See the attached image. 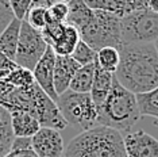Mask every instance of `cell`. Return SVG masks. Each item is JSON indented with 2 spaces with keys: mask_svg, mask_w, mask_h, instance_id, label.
Masks as SVG:
<instances>
[{
  "mask_svg": "<svg viewBox=\"0 0 158 157\" xmlns=\"http://www.w3.org/2000/svg\"><path fill=\"white\" fill-rule=\"evenodd\" d=\"M120 61L114 77L132 94H145L158 87V53L152 44L119 46Z\"/></svg>",
  "mask_w": 158,
  "mask_h": 157,
  "instance_id": "obj_1",
  "label": "cell"
},
{
  "mask_svg": "<svg viewBox=\"0 0 158 157\" xmlns=\"http://www.w3.org/2000/svg\"><path fill=\"white\" fill-rule=\"evenodd\" d=\"M0 106L7 111L19 110L31 114L41 123V126L64 130L68 122L61 115L58 106L46 92L34 81L27 87L7 85L4 94L0 95Z\"/></svg>",
  "mask_w": 158,
  "mask_h": 157,
  "instance_id": "obj_2",
  "label": "cell"
},
{
  "mask_svg": "<svg viewBox=\"0 0 158 157\" xmlns=\"http://www.w3.org/2000/svg\"><path fill=\"white\" fill-rule=\"evenodd\" d=\"M62 157H127L120 131L96 125L81 131L64 151Z\"/></svg>",
  "mask_w": 158,
  "mask_h": 157,
  "instance_id": "obj_3",
  "label": "cell"
},
{
  "mask_svg": "<svg viewBox=\"0 0 158 157\" xmlns=\"http://www.w3.org/2000/svg\"><path fill=\"white\" fill-rule=\"evenodd\" d=\"M136 95L124 88L114 77L112 88L104 103L98 108V125L128 133L141 119Z\"/></svg>",
  "mask_w": 158,
  "mask_h": 157,
  "instance_id": "obj_4",
  "label": "cell"
},
{
  "mask_svg": "<svg viewBox=\"0 0 158 157\" xmlns=\"http://www.w3.org/2000/svg\"><path fill=\"white\" fill-rule=\"evenodd\" d=\"M120 20L122 18L115 14L93 10L91 20L80 31V38L96 52L106 46L119 48L122 45Z\"/></svg>",
  "mask_w": 158,
  "mask_h": 157,
  "instance_id": "obj_5",
  "label": "cell"
},
{
  "mask_svg": "<svg viewBox=\"0 0 158 157\" xmlns=\"http://www.w3.org/2000/svg\"><path fill=\"white\" fill-rule=\"evenodd\" d=\"M61 115L68 125L77 126L84 131L98 125V107L89 94H80L68 90L56 100Z\"/></svg>",
  "mask_w": 158,
  "mask_h": 157,
  "instance_id": "obj_6",
  "label": "cell"
},
{
  "mask_svg": "<svg viewBox=\"0 0 158 157\" xmlns=\"http://www.w3.org/2000/svg\"><path fill=\"white\" fill-rule=\"evenodd\" d=\"M158 38V14L146 8L120 20V41L127 44H152Z\"/></svg>",
  "mask_w": 158,
  "mask_h": 157,
  "instance_id": "obj_7",
  "label": "cell"
},
{
  "mask_svg": "<svg viewBox=\"0 0 158 157\" xmlns=\"http://www.w3.org/2000/svg\"><path fill=\"white\" fill-rule=\"evenodd\" d=\"M49 46L45 42L41 31L31 27L26 20H22L14 62L18 66L33 70L37 62L41 60V57L45 54Z\"/></svg>",
  "mask_w": 158,
  "mask_h": 157,
  "instance_id": "obj_8",
  "label": "cell"
},
{
  "mask_svg": "<svg viewBox=\"0 0 158 157\" xmlns=\"http://www.w3.org/2000/svg\"><path fill=\"white\" fill-rule=\"evenodd\" d=\"M31 148L39 157H62L65 151L60 130L45 126L31 137Z\"/></svg>",
  "mask_w": 158,
  "mask_h": 157,
  "instance_id": "obj_9",
  "label": "cell"
},
{
  "mask_svg": "<svg viewBox=\"0 0 158 157\" xmlns=\"http://www.w3.org/2000/svg\"><path fill=\"white\" fill-rule=\"evenodd\" d=\"M123 142L127 157H158V140L143 130L126 133Z\"/></svg>",
  "mask_w": 158,
  "mask_h": 157,
  "instance_id": "obj_10",
  "label": "cell"
},
{
  "mask_svg": "<svg viewBox=\"0 0 158 157\" xmlns=\"http://www.w3.org/2000/svg\"><path fill=\"white\" fill-rule=\"evenodd\" d=\"M54 62H56V53L49 46L46 49L45 54L41 57V60L37 62V65L34 66V69L31 72H33L34 80L37 81V84L56 102L58 99V95H57L54 90V83H53Z\"/></svg>",
  "mask_w": 158,
  "mask_h": 157,
  "instance_id": "obj_11",
  "label": "cell"
},
{
  "mask_svg": "<svg viewBox=\"0 0 158 157\" xmlns=\"http://www.w3.org/2000/svg\"><path fill=\"white\" fill-rule=\"evenodd\" d=\"M92 10H102L124 18L135 11L146 10L149 0H84Z\"/></svg>",
  "mask_w": 158,
  "mask_h": 157,
  "instance_id": "obj_12",
  "label": "cell"
},
{
  "mask_svg": "<svg viewBox=\"0 0 158 157\" xmlns=\"http://www.w3.org/2000/svg\"><path fill=\"white\" fill-rule=\"evenodd\" d=\"M81 65L77 61H74L70 56H57L56 54V62H54V90L57 95L64 94L69 90V84L73 78L74 73Z\"/></svg>",
  "mask_w": 158,
  "mask_h": 157,
  "instance_id": "obj_13",
  "label": "cell"
},
{
  "mask_svg": "<svg viewBox=\"0 0 158 157\" xmlns=\"http://www.w3.org/2000/svg\"><path fill=\"white\" fill-rule=\"evenodd\" d=\"M95 76H93V81H92V87L89 91L93 103L96 104V107H99L103 104L104 100L108 96L111 88H112V83H114V73L107 72L103 68H100L98 65L95 60Z\"/></svg>",
  "mask_w": 158,
  "mask_h": 157,
  "instance_id": "obj_14",
  "label": "cell"
},
{
  "mask_svg": "<svg viewBox=\"0 0 158 157\" xmlns=\"http://www.w3.org/2000/svg\"><path fill=\"white\" fill-rule=\"evenodd\" d=\"M11 118V127L15 137H33L41 129V123L28 112L14 110L8 111Z\"/></svg>",
  "mask_w": 158,
  "mask_h": 157,
  "instance_id": "obj_15",
  "label": "cell"
},
{
  "mask_svg": "<svg viewBox=\"0 0 158 157\" xmlns=\"http://www.w3.org/2000/svg\"><path fill=\"white\" fill-rule=\"evenodd\" d=\"M68 6H69V14H68L65 23L76 27L78 33H80L91 20L93 15V10L89 8L84 0H69Z\"/></svg>",
  "mask_w": 158,
  "mask_h": 157,
  "instance_id": "obj_16",
  "label": "cell"
},
{
  "mask_svg": "<svg viewBox=\"0 0 158 157\" xmlns=\"http://www.w3.org/2000/svg\"><path fill=\"white\" fill-rule=\"evenodd\" d=\"M20 26H22V20L15 18V19L0 33V49H2V50L4 52V54L8 57L10 60H12V61L15 60Z\"/></svg>",
  "mask_w": 158,
  "mask_h": 157,
  "instance_id": "obj_17",
  "label": "cell"
},
{
  "mask_svg": "<svg viewBox=\"0 0 158 157\" xmlns=\"http://www.w3.org/2000/svg\"><path fill=\"white\" fill-rule=\"evenodd\" d=\"M95 62H91L78 68L69 84V90L80 94H89L95 76Z\"/></svg>",
  "mask_w": 158,
  "mask_h": 157,
  "instance_id": "obj_18",
  "label": "cell"
},
{
  "mask_svg": "<svg viewBox=\"0 0 158 157\" xmlns=\"http://www.w3.org/2000/svg\"><path fill=\"white\" fill-rule=\"evenodd\" d=\"M80 39V33L77 28L73 27L72 24L65 23V30H64L62 37L50 48L54 50L57 56H70Z\"/></svg>",
  "mask_w": 158,
  "mask_h": 157,
  "instance_id": "obj_19",
  "label": "cell"
},
{
  "mask_svg": "<svg viewBox=\"0 0 158 157\" xmlns=\"http://www.w3.org/2000/svg\"><path fill=\"white\" fill-rule=\"evenodd\" d=\"M14 137L10 112L0 106V157H4L10 152Z\"/></svg>",
  "mask_w": 158,
  "mask_h": 157,
  "instance_id": "obj_20",
  "label": "cell"
},
{
  "mask_svg": "<svg viewBox=\"0 0 158 157\" xmlns=\"http://www.w3.org/2000/svg\"><path fill=\"white\" fill-rule=\"evenodd\" d=\"M120 61V53L119 48L114 46H106L96 52V62L100 68L111 73H115V70L119 66Z\"/></svg>",
  "mask_w": 158,
  "mask_h": 157,
  "instance_id": "obj_21",
  "label": "cell"
},
{
  "mask_svg": "<svg viewBox=\"0 0 158 157\" xmlns=\"http://www.w3.org/2000/svg\"><path fill=\"white\" fill-rule=\"evenodd\" d=\"M136 100L142 117H153L158 119V87L150 92L138 94Z\"/></svg>",
  "mask_w": 158,
  "mask_h": 157,
  "instance_id": "obj_22",
  "label": "cell"
},
{
  "mask_svg": "<svg viewBox=\"0 0 158 157\" xmlns=\"http://www.w3.org/2000/svg\"><path fill=\"white\" fill-rule=\"evenodd\" d=\"M70 57L77 61L80 65H87V64H91V62H95L96 60V50L89 46L87 42H84L82 39L78 41V44L76 45L73 53L70 54Z\"/></svg>",
  "mask_w": 158,
  "mask_h": 157,
  "instance_id": "obj_23",
  "label": "cell"
},
{
  "mask_svg": "<svg viewBox=\"0 0 158 157\" xmlns=\"http://www.w3.org/2000/svg\"><path fill=\"white\" fill-rule=\"evenodd\" d=\"M64 30H65V23L54 22V20L48 19V23H46V26L41 30V34L45 39V42L48 44V46H53L62 37Z\"/></svg>",
  "mask_w": 158,
  "mask_h": 157,
  "instance_id": "obj_24",
  "label": "cell"
},
{
  "mask_svg": "<svg viewBox=\"0 0 158 157\" xmlns=\"http://www.w3.org/2000/svg\"><path fill=\"white\" fill-rule=\"evenodd\" d=\"M48 19H49V15H48V10L46 8H42V7H31L23 20H26L35 30L41 31L46 26Z\"/></svg>",
  "mask_w": 158,
  "mask_h": 157,
  "instance_id": "obj_25",
  "label": "cell"
},
{
  "mask_svg": "<svg viewBox=\"0 0 158 157\" xmlns=\"http://www.w3.org/2000/svg\"><path fill=\"white\" fill-rule=\"evenodd\" d=\"M68 14H69V6H68L66 2H56L54 4L48 8L49 19L54 20V22L65 23Z\"/></svg>",
  "mask_w": 158,
  "mask_h": 157,
  "instance_id": "obj_26",
  "label": "cell"
},
{
  "mask_svg": "<svg viewBox=\"0 0 158 157\" xmlns=\"http://www.w3.org/2000/svg\"><path fill=\"white\" fill-rule=\"evenodd\" d=\"M8 2H10V6H11V10L15 18L19 20H23L27 15L28 10L31 8L33 0H8Z\"/></svg>",
  "mask_w": 158,
  "mask_h": 157,
  "instance_id": "obj_27",
  "label": "cell"
},
{
  "mask_svg": "<svg viewBox=\"0 0 158 157\" xmlns=\"http://www.w3.org/2000/svg\"><path fill=\"white\" fill-rule=\"evenodd\" d=\"M15 19L8 0H0V33Z\"/></svg>",
  "mask_w": 158,
  "mask_h": 157,
  "instance_id": "obj_28",
  "label": "cell"
},
{
  "mask_svg": "<svg viewBox=\"0 0 158 157\" xmlns=\"http://www.w3.org/2000/svg\"><path fill=\"white\" fill-rule=\"evenodd\" d=\"M27 148H31L30 137H14L10 151H20V149H27Z\"/></svg>",
  "mask_w": 158,
  "mask_h": 157,
  "instance_id": "obj_29",
  "label": "cell"
},
{
  "mask_svg": "<svg viewBox=\"0 0 158 157\" xmlns=\"http://www.w3.org/2000/svg\"><path fill=\"white\" fill-rule=\"evenodd\" d=\"M4 157H39V156L33 151V148H27V149H20V151H10Z\"/></svg>",
  "mask_w": 158,
  "mask_h": 157,
  "instance_id": "obj_30",
  "label": "cell"
},
{
  "mask_svg": "<svg viewBox=\"0 0 158 157\" xmlns=\"http://www.w3.org/2000/svg\"><path fill=\"white\" fill-rule=\"evenodd\" d=\"M16 66V64L10 60L8 57L4 54V52L0 49V72L2 70H8V69H14Z\"/></svg>",
  "mask_w": 158,
  "mask_h": 157,
  "instance_id": "obj_31",
  "label": "cell"
},
{
  "mask_svg": "<svg viewBox=\"0 0 158 157\" xmlns=\"http://www.w3.org/2000/svg\"><path fill=\"white\" fill-rule=\"evenodd\" d=\"M147 7H149V10H152L153 12L158 14V0H149V2H147Z\"/></svg>",
  "mask_w": 158,
  "mask_h": 157,
  "instance_id": "obj_32",
  "label": "cell"
},
{
  "mask_svg": "<svg viewBox=\"0 0 158 157\" xmlns=\"http://www.w3.org/2000/svg\"><path fill=\"white\" fill-rule=\"evenodd\" d=\"M153 45H154V48H156V50H157V53H158V38L153 42Z\"/></svg>",
  "mask_w": 158,
  "mask_h": 157,
  "instance_id": "obj_33",
  "label": "cell"
},
{
  "mask_svg": "<svg viewBox=\"0 0 158 157\" xmlns=\"http://www.w3.org/2000/svg\"><path fill=\"white\" fill-rule=\"evenodd\" d=\"M58 2H66V3H68V2H69V0H58Z\"/></svg>",
  "mask_w": 158,
  "mask_h": 157,
  "instance_id": "obj_34",
  "label": "cell"
}]
</instances>
